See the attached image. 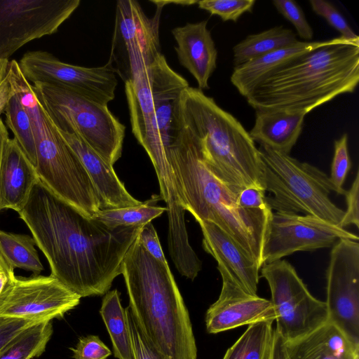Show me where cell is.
I'll use <instances>...</instances> for the list:
<instances>
[{"label": "cell", "instance_id": "cell-1", "mask_svg": "<svg viewBox=\"0 0 359 359\" xmlns=\"http://www.w3.org/2000/svg\"><path fill=\"white\" fill-rule=\"evenodd\" d=\"M18 214L46 257L50 275L81 297L109 291L142 228L110 229L83 216L40 180Z\"/></svg>", "mask_w": 359, "mask_h": 359}, {"label": "cell", "instance_id": "cell-2", "mask_svg": "<svg viewBox=\"0 0 359 359\" xmlns=\"http://www.w3.org/2000/svg\"><path fill=\"white\" fill-rule=\"evenodd\" d=\"M121 274L130 312L147 344L162 359H197L189 312L168 262L153 257L137 237Z\"/></svg>", "mask_w": 359, "mask_h": 359}, {"label": "cell", "instance_id": "cell-3", "mask_svg": "<svg viewBox=\"0 0 359 359\" xmlns=\"http://www.w3.org/2000/svg\"><path fill=\"white\" fill-rule=\"evenodd\" d=\"M168 158L183 209L196 220L217 225L262 267L272 210L241 208L238 195L209 169L196 136L182 123L169 147Z\"/></svg>", "mask_w": 359, "mask_h": 359}, {"label": "cell", "instance_id": "cell-4", "mask_svg": "<svg viewBox=\"0 0 359 359\" xmlns=\"http://www.w3.org/2000/svg\"><path fill=\"white\" fill-rule=\"evenodd\" d=\"M359 81V41L342 36L292 59L267 76L245 97L258 110L305 115L340 94L353 93Z\"/></svg>", "mask_w": 359, "mask_h": 359}, {"label": "cell", "instance_id": "cell-5", "mask_svg": "<svg viewBox=\"0 0 359 359\" xmlns=\"http://www.w3.org/2000/svg\"><path fill=\"white\" fill-rule=\"evenodd\" d=\"M179 111L181 123L196 136L203 161L216 177L237 195L248 187L265 191L259 151L233 115L190 86L181 93Z\"/></svg>", "mask_w": 359, "mask_h": 359}, {"label": "cell", "instance_id": "cell-6", "mask_svg": "<svg viewBox=\"0 0 359 359\" xmlns=\"http://www.w3.org/2000/svg\"><path fill=\"white\" fill-rule=\"evenodd\" d=\"M6 77L31 120L39 180L83 216L93 219L100 210V199L81 161L37 100L16 60L9 61Z\"/></svg>", "mask_w": 359, "mask_h": 359}, {"label": "cell", "instance_id": "cell-7", "mask_svg": "<svg viewBox=\"0 0 359 359\" xmlns=\"http://www.w3.org/2000/svg\"><path fill=\"white\" fill-rule=\"evenodd\" d=\"M188 86L163 54L125 83L132 132L153 165L168 160L169 147L181 128L180 95Z\"/></svg>", "mask_w": 359, "mask_h": 359}, {"label": "cell", "instance_id": "cell-8", "mask_svg": "<svg viewBox=\"0 0 359 359\" xmlns=\"http://www.w3.org/2000/svg\"><path fill=\"white\" fill-rule=\"evenodd\" d=\"M264 165L266 201L271 210L311 215L339 226L344 210L329 198L336 189L316 167L268 147L258 148Z\"/></svg>", "mask_w": 359, "mask_h": 359}, {"label": "cell", "instance_id": "cell-9", "mask_svg": "<svg viewBox=\"0 0 359 359\" xmlns=\"http://www.w3.org/2000/svg\"><path fill=\"white\" fill-rule=\"evenodd\" d=\"M31 85L37 100L58 130L79 136L111 165L120 158L126 127L107 106L63 86L43 83Z\"/></svg>", "mask_w": 359, "mask_h": 359}, {"label": "cell", "instance_id": "cell-10", "mask_svg": "<svg viewBox=\"0 0 359 359\" xmlns=\"http://www.w3.org/2000/svg\"><path fill=\"white\" fill-rule=\"evenodd\" d=\"M261 277L269 286L276 331L285 341L299 339L329 322L325 302L314 297L286 260L264 264Z\"/></svg>", "mask_w": 359, "mask_h": 359}, {"label": "cell", "instance_id": "cell-11", "mask_svg": "<svg viewBox=\"0 0 359 359\" xmlns=\"http://www.w3.org/2000/svg\"><path fill=\"white\" fill-rule=\"evenodd\" d=\"M154 16L148 17L134 0L116 2L111 48L107 63L126 83L151 65L161 53L159 25L162 8L156 1Z\"/></svg>", "mask_w": 359, "mask_h": 359}, {"label": "cell", "instance_id": "cell-12", "mask_svg": "<svg viewBox=\"0 0 359 359\" xmlns=\"http://www.w3.org/2000/svg\"><path fill=\"white\" fill-rule=\"evenodd\" d=\"M79 0H0V60L35 39L57 32Z\"/></svg>", "mask_w": 359, "mask_h": 359}, {"label": "cell", "instance_id": "cell-13", "mask_svg": "<svg viewBox=\"0 0 359 359\" xmlns=\"http://www.w3.org/2000/svg\"><path fill=\"white\" fill-rule=\"evenodd\" d=\"M18 63L31 84L63 86L103 106H107L115 97L118 81L109 63L96 67H81L62 62L44 50L27 52Z\"/></svg>", "mask_w": 359, "mask_h": 359}, {"label": "cell", "instance_id": "cell-14", "mask_svg": "<svg viewBox=\"0 0 359 359\" xmlns=\"http://www.w3.org/2000/svg\"><path fill=\"white\" fill-rule=\"evenodd\" d=\"M326 305L329 322L359 346V243L339 239L327 270Z\"/></svg>", "mask_w": 359, "mask_h": 359}, {"label": "cell", "instance_id": "cell-15", "mask_svg": "<svg viewBox=\"0 0 359 359\" xmlns=\"http://www.w3.org/2000/svg\"><path fill=\"white\" fill-rule=\"evenodd\" d=\"M80 299L51 275L15 276L0 294V316L50 321L76 306Z\"/></svg>", "mask_w": 359, "mask_h": 359}, {"label": "cell", "instance_id": "cell-16", "mask_svg": "<svg viewBox=\"0 0 359 359\" xmlns=\"http://www.w3.org/2000/svg\"><path fill=\"white\" fill-rule=\"evenodd\" d=\"M358 241V236L311 215L275 212L271 217L264 243L263 264H269L299 251L332 246L339 239Z\"/></svg>", "mask_w": 359, "mask_h": 359}, {"label": "cell", "instance_id": "cell-17", "mask_svg": "<svg viewBox=\"0 0 359 359\" xmlns=\"http://www.w3.org/2000/svg\"><path fill=\"white\" fill-rule=\"evenodd\" d=\"M221 276L220 294L205 315L208 333L217 334L263 320L275 321L271 300L250 294L226 276Z\"/></svg>", "mask_w": 359, "mask_h": 359}, {"label": "cell", "instance_id": "cell-18", "mask_svg": "<svg viewBox=\"0 0 359 359\" xmlns=\"http://www.w3.org/2000/svg\"><path fill=\"white\" fill-rule=\"evenodd\" d=\"M203 233V246L217 262L221 276H226L245 292L257 295L261 267L226 232L215 224L196 220Z\"/></svg>", "mask_w": 359, "mask_h": 359}, {"label": "cell", "instance_id": "cell-19", "mask_svg": "<svg viewBox=\"0 0 359 359\" xmlns=\"http://www.w3.org/2000/svg\"><path fill=\"white\" fill-rule=\"evenodd\" d=\"M56 129L86 170L98 194L100 210L121 208L142 203L127 191L113 165L107 163L86 142L74 134Z\"/></svg>", "mask_w": 359, "mask_h": 359}, {"label": "cell", "instance_id": "cell-20", "mask_svg": "<svg viewBox=\"0 0 359 359\" xmlns=\"http://www.w3.org/2000/svg\"><path fill=\"white\" fill-rule=\"evenodd\" d=\"M208 21L187 23L171 32L180 63L196 80L200 90L208 89V80L217 67V50L207 27Z\"/></svg>", "mask_w": 359, "mask_h": 359}, {"label": "cell", "instance_id": "cell-21", "mask_svg": "<svg viewBox=\"0 0 359 359\" xmlns=\"http://www.w3.org/2000/svg\"><path fill=\"white\" fill-rule=\"evenodd\" d=\"M39 180L15 138L5 144L0 162V207L18 213L25 205L34 185Z\"/></svg>", "mask_w": 359, "mask_h": 359}, {"label": "cell", "instance_id": "cell-22", "mask_svg": "<svg viewBox=\"0 0 359 359\" xmlns=\"http://www.w3.org/2000/svg\"><path fill=\"white\" fill-rule=\"evenodd\" d=\"M285 348L288 359H355L359 355V346L330 322L299 339L285 341Z\"/></svg>", "mask_w": 359, "mask_h": 359}, {"label": "cell", "instance_id": "cell-23", "mask_svg": "<svg viewBox=\"0 0 359 359\" xmlns=\"http://www.w3.org/2000/svg\"><path fill=\"white\" fill-rule=\"evenodd\" d=\"M304 117L301 112L258 110L249 134L260 145L289 154L302 133Z\"/></svg>", "mask_w": 359, "mask_h": 359}, {"label": "cell", "instance_id": "cell-24", "mask_svg": "<svg viewBox=\"0 0 359 359\" xmlns=\"http://www.w3.org/2000/svg\"><path fill=\"white\" fill-rule=\"evenodd\" d=\"M326 41H298L294 44L234 67L230 77L231 82L239 93L246 97L271 73L296 57L323 46Z\"/></svg>", "mask_w": 359, "mask_h": 359}, {"label": "cell", "instance_id": "cell-25", "mask_svg": "<svg viewBox=\"0 0 359 359\" xmlns=\"http://www.w3.org/2000/svg\"><path fill=\"white\" fill-rule=\"evenodd\" d=\"M100 313L109 334L114 357L135 359L127 313L121 304L117 290L105 294Z\"/></svg>", "mask_w": 359, "mask_h": 359}, {"label": "cell", "instance_id": "cell-26", "mask_svg": "<svg viewBox=\"0 0 359 359\" xmlns=\"http://www.w3.org/2000/svg\"><path fill=\"white\" fill-rule=\"evenodd\" d=\"M296 34L291 29L277 26L258 34H250L234 46L235 67L297 43Z\"/></svg>", "mask_w": 359, "mask_h": 359}, {"label": "cell", "instance_id": "cell-27", "mask_svg": "<svg viewBox=\"0 0 359 359\" xmlns=\"http://www.w3.org/2000/svg\"><path fill=\"white\" fill-rule=\"evenodd\" d=\"M33 237L0 230V255L13 269L32 271L39 276L43 270Z\"/></svg>", "mask_w": 359, "mask_h": 359}, {"label": "cell", "instance_id": "cell-28", "mask_svg": "<svg viewBox=\"0 0 359 359\" xmlns=\"http://www.w3.org/2000/svg\"><path fill=\"white\" fill-rule=\"evenodd\" d=\"M273 320L250 324L226 351L222 359H268L273 338Z\"/></svg>", "mask_w": 359, "mask_h": 359}, {"label": "cell", "instance_id": "cell-29", "mask_svg": "<svg viewBox=\"0 0 359 359\" xmlns=\"http://www.w3.org/2000/svg\"><path fill=\"white\" fill-rule=\"evenodd\" d=\"M52 334L50 321L34 323L23 330L0 351V359L39 357L44 352Z\"/></svg>", "mask_w": 359, "mask_h": 359}, {"label": "cell", "instance_id": "cell-30", "mask_svg": "<svg viewBox=\"0 0 359 359\" xmlns=\"http://www.w3.org/2000/svg\"><path fill=\"white\" fill-rule=\"evenodd\" d=\"M160 198V196L155 195L154 198L142 202L139 205L100 210L93 219L110 229L122 226H142L167 211L165 207L155 205Z\"/></svg>", "mask_w": 359, "mask_h": 359}, {"label": "cell", "instance_id": "cell-31", "mask_svg": "<svg viewBox=\"0 0 359 359\" xmlns=\"http://www.w3.org/2000/svg\"><path fill=\"white\" fill-rule=\"evenodd\" d=\"M12 89V88H11ZM4 112L6 124L32 165L36 168L37 158L34 136L29 116L12 90Z\"/></svg>", "mask_w": 359, "mask_h": 359}, {"label": "cell", "instance_id": "cell-32", "mask_svg": "<svg viewBox=\"0 0 359 359\" xmlns=\"http://www.w3.org/2000/svg\"><path fill=\"white\" fill-rule=\"evenodd\" d=\"M255 0H203L198 1V8L218 15L223 21L237 22L245 13H251Z\"/></svg>", "mask_w": 359, "mask_h": 359}, {"label": "cell", "instance_id": "cell-33", "mask_svg": "<svg viewBox=\"0 0 359 359\" xmlns=\"http://www.w3.org/2000/svg\"><path fill=\"white\" fill-rule=\"evenodd\" d=\"M351 161L348 149V135L344 134L334 142V156L329 177L338 194L345 195L343 184L351 169Z\"/></svg>", "mask_w": 359, "mask_h": 359}, {"label": "cell", "instance_id": "cell-34", "mask_svg": "<svg viewBox=\"0 0 359 359\" xmlns=\"http://www.w3.org/2000/svg\"><path fill=\"white\" fill-rule=\"evenodd\" d=\"M309 3L313 12L325 18L330 26L341 34V36L347 40L359 41V36L353 31L344 16L330 1L310 0Z\"/></svg>", "mask_w": 359, "mask_h": 359}, {"label": "cell", "instance_id": "cell-35", "mask_svg": "<svg viewBox=\"0 0 359 359\" xmlns=\"http://www.w3.org/2000/svg\"><path fill=\"white\" fill-rule=\"evenodd\" d=\"M273 4L278 13L294 27L299 36L305 41H311L313 31L299 4L293 0H273Z\"/></svg>", "mask_w": 359, "mask_h": 359}, {"label": "cell", "instance_id": "cell-36", "mask_svg": "<svg viewBox=\"0 0 359 359\" xmlns=\"http://www.w3.org/2000/svg\"><path fill=\"white\" fill-rule=\"evenodd\" d=\"M71 350L74 359H106L111 354L110 349L96 335L79 338L75 348Z\"/></svg>", "mask_w": 359, "mask_h": 359}, {"label": "cell", "instance_id": "cell-37", "mask_svg": "<svg viewBox=\"0 0 359 359\" xmlns=\"http://www.w3.org/2000/svg\"><path fill=\"white\" fill-rule=\"evenodd\" d=\"M347 209L339 224L341 228L353 224L359 228V172L357 171L355 178L348 191H346Z\"/></svg>", "mask_w": 359, "mask_h": 359}, {"label": "cell", "instance_id": "cell-38", "mask_svg": "<svg viewBox=\"0 0 359 359\" xmlns=\"http://www.w3.org/2000/svg\"><path fill=\"white\" fill-rule=\"evenodd\" d=\"M142 246L155 259L167 263L156 231L151 222L142 226L137 236Z\"/></svg>", "mask_w": 359, "mask_h": 359}, {"label": "cell", "instance_id": "cell-39", "mask_svg": "<svg viewBox=\"0 0 359 359\" xmlns=\"http://www.w3.org/2000/svg\"><path fill=\"white\" fill-rule=\"evenodd\" d=\"M126 311L130 325L135 359H162L146 342L133 319L128 306Z\"/></svg>", "mask_w": 359, "mask_h": 359}, {"label": "cell", "instance_id": "cell-40", "mask_svg": "<svg viewBox=\"0 0 359 359\" xmlns=\"http://www.w3.org/2000/svg\"><path fill=\"white\" fill-rule=\"evenodd\" d=\"M237 203L244 209L271 210L266 201L265 191L257 187L241 190L237 197Z\"/></svg>", "mask_w": 359, "mask_h": 359}, {"label": "cell", "instance_id": "cell-41", "mask_svg": "<svg viewBox=\"0 0 359 359\" xmlns=\"http://www.w3.org/2000/svg\"><path fill=\"white\" fill-rule=\"evenodd\" d=\"M34 323L36 322L0 316V351L23 330Z\"/></svg>", "mask_w": 359, "mask_h": 359}, {"label": "cell", "instance_id": "cell-42", "mask_svg": "<svg viewBox=\"0 0 359 359\" xmlns=\"http://www.w3.org/2000/svg\"><path fill=\"white\" fill-rule=\"evenodd\" d=\"M268 359H288L285 348V341L276 330H273Z\"/></svg>", "mask_w": 359, "mask_h": 359}, {"label": "cell", "instance_id": "cell-43", "mask_svg": "<svg viewBox=\"0 0 359 359\" xmlns=\"http://www.w3.org/2000/svg\"><path fill=\"white\" fill-rule=\"evenodd\" d=\"M15 276L11 269L0 255V294L13 280Z\"/></svg>", "mask_w": 359, "mask_h": 359}, {"label": "cell", "instance_id": "cell-44", "mask_svg": "<svg viewBox=\"0 0 359 359\" xmlns=\"http://www.w3.org/2000/svg\"><path fill=\"white\" fill-rule=\"evenodd\" d=\"M11 92V87L6 76L0 84V115L4 112L5 106Z\"/></svg>", "mask_w": 359, "mask_h": 359}, {"label": "cell", "instance_id": "cell-45", "mask_svg": "<svg viewBox=\"0 0 359 359\" xmlns=\"http://www.w3.org/2000/svg\"><path fill=\"white\" fill-rule=\"evenodd\" d=\"M8 132L6 125L4 124L3 120L0 117V162L1 158V155L3 152L4 147L5 146L6 142L9 139ZM1 210L0 207V211Z\"/></svg>", "mask_w": 359, "mask_h": 359}, {"label": "cell", "instance_id": "cell-46", "mask_svg": "<svg viewBox=\"0 0 359 359\" xmlns=\"http://www.w3.org/2000/svg\"><path fill=\"white\" fill-rule=\"evenodd\" d=\"M8 63V60H0V84L6 76Z\"/></svg>", "mask_w": 359, "mask_h": 359}, {"label": "cell", "instance_id": "cell-47", "mask_svg": "<svg viewBox=\"0 0 359 359\" xmlns=\"http://www.w3.org/2000/svg\"><path fill=\"white\" fill-rule=\"evenodd\" d=\"M355 359H359V355L357 356Z\"/></svg>", "mask_w": 359, "mask_h": 359}]
</instances>
